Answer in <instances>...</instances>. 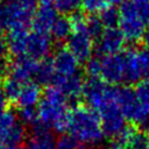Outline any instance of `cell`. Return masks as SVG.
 Returning a JSON list of instances; mask_svg holds the SVG:
<instances>
[{
  "label": "cell",
  "instance_id": "9",
  "mask_svg": "<svg viewBox=\"0 0 149 149\" xmlns=\"http://www.w3.org/2000/svg\"><path fill=\"white\" fill-rule=\"evenodd\" d=\"M51 48L52 40L47 33H41L36 30L28 31L24 40L22 57H29L35 61H42L49 55Z\"/></svg>",
  "mask_w": 149,
  "mask_h": 149
},
{
  "label": "cell",
  "instance_id": "2",
  "mask_svg": "<svg viewBox=\"0 0 149 149\" xmlns=\"http://www.w3.org/2000/svg\"><path fill=\"white\" fill-rule=\"evenodd\" d=\"M68 132L79 143L87 146L99 144L105 136L99 114L85 106H78L70 112Z\"/></svg>",
  "mask_w": 149,
  "mask_h": 149
},
{
  "label": "cell",
  "instance_id": "41",
  "mask_svg": "<svg viewBox=\"0 0 149 149\" xmlns=\"http://www.w3.org/2000/svg\"><path fill=\"white\" fill-rule=\"evenodd\" d=\"M144 149H149V140H148V143H147V146L144 147Z\"/></svg>",
  "mask_w": 149,
  "mask_h": 149
},
{
  "label": "cell",
  "instance_id": "42",
  "mask_svg": "<svg viewBox=\"0 0 149 149\" xmlns=\"http://www.w3.org/2000/svg\"><path fill=\"white\" fill-rule=\"evenodd\" d=\"M0 149H6V148H5V146H3V144H1V143H0Z\"/></svg>",
  "mask_w": 149,
  "mask_h": 149
},
{
  "label": "cell",
  "instance_id": "15",
  "mask_svg": "<svg viewBox=\"0 0 149 149\" xmlns=\"http://www.w3.org/2000/svg\"><path fill=\"white\" fill-rule=\"evenodd\" d=\"M58 17L57 10L51 3H41V6L34 12L31 24L34 30L41 33H50L51 27Z\"/></svg>",
  "mask_w": 149,
  "mask_h": 149
},
{
  "label": "cell",
  "instance_id": "7",
  "mask_svg": "<svg viewBox=\"0 0 149 149\" xmlns=\"http://www.w3.org/2000/svg\"><path fill=\"white\" fill-rule=\"evenodd\" d=\"M100 72L99 78L107 84L126 83V61L125 54L104 55L99 58Z\"/></svg>",
  "mask_w": 149,
  "mask_h": 149
},
{
  "label": "cell",
  "instance_id": "12",
  "mask_svg": "<svg viewBox=\"0 0 149 149\" xmlns=\"http://www.w3.org/2000/svg\"><path fill=\"white\" fill-rule=\"evenodd\" d=\"M125 36L116 27L105 28L101 35L97 38V50L102 56L118 54L121 52L125 45Z\"/></svg>",
  "mask_w": 149,
  "mask_h": 149
},
{
  "label": "cell",
  "instance_id": "36",
  "mask_svg": "<svg viewBox=\"0 0 149 149\" xmlns=\"http://www.w3.org/2000/svg\"><path fill=\"white\" fill-rule=\"evenodd\" d=\"M2 78H3V66H2L1 61H0V84L2 81Z\"/></svg>",
  "mask_w": 149,
  "mask_h": 149
},
{
  "label": "cell",
  "instance_id": "22",
  "mask_svg": "<svg viewBox=\"0 0 149 149\" xmlns=\"http://www.w3.org/2000/svg\"><path fill=\"white\" fill-rule=\"evenodd\" d=\"M71 33H72L71 21L70 19H66L65 16H58L56 21L54 22L51 30H50L51 36L57 41L68 40Z\"/></svg>",
  "mask_w": 149,
  "mask_h": 149
},
{
  "label": "cell",
  "instance_id": "23",
  "mask_svg": "<svg viewBox=\"0 0 149 149\" xmlns=\"http://www.w3.org/2000/svg\"><path fill=\"white\" fill-rule=\"evenodd\" d=\"M23 85L24 84H21L20 81H17V80L8 77L3 81V84H2V91H3V93H5V95L7 97L8 100L15 101Z\"/></svg>",
  "mask_w": 149,
  "mask_h": 149
},
{
  "label": "cell",
  "instance_id": "5",
  "mask_svg": "<svg viewBox=\"0 0 149 149\" xmlns=\"http://www.w3.org/2000/svg\"><path fill=\"white\" fill-rule=\"evenodd\" d=\"M118 26L127 41L136 42L142 40V36L146 31V22L140 16L132 0H125L120 5Z\"/></svg>",
  "mask_w": 149,
  "mask_h": 149
},
{
  "label": "cell",
  "instance_id": "21",
  "mask_svg": "<svg viewBox=\"0 0 149 149\" xmlns=\"http://www.w3.org/2000/svg\"><path fill=\"white\" fill-rule=\"evenodd\" d=\"M34 78L36 79L38 84H43V85L55 84L56 73H55L51 61H48L45 58L42 61H38Z\"/></svg>",
  "mask_w": 149,
  "mask_h": 149
},
{
  "label": "cell",
  "instance_id": "40",
  "mask_svg": "<svg viewBox=\"0 0 149 149\" xmlns=\"http://www.w3.org/2000/svg\"><path fill=\"white\" fill-rule=\"evenodd\" d=\"M112 149H122V148H120V147H118L116 144H113V146H112Z\"/></svg>",
  "mask_w": 149,
  "mask_h": 149
},
{
  "label": "cell",
  "instance_id": "3",
  "mask_svg": "<svg viewBox=\"0 0 149 149\" xmlns=\"http://www.w3.org/2000/svg\"><path fill=\"white\" fill-rule=\"evenodd\" d=\"M97 111L100 116L104 134L109 137H118L126 128V116L116 101V87L112 86L109 95Z\"/></svg>",
  "mask_w": 149,
  "mask_h": 149
},
{
  "label": "cell",
  "instance_id": "1",
  "mask_svg": "<svg viewBox=\"0 0 149 149\" xmlns=\"http://www.w3.org/2000/svg\"><path fill=\"white\" fill-rule=\"evenodd\" d=\"M37 112L40 123L47 128H51L57 133L68 130L70 119L68 97L57 86H49L44 91Z\"/></svg>",
  "mask_w": 149,
  "mask_h": 149
},
{
  "label": "cell",
  "instance_id": "43",
  "mask_svg": "<svg viewBox=\"0 0 149 149\" xmlns=\"http://www.w3.org/2000/svg\"><path fill=\"white\" fill-rule=\"evenodd\" d=\"M85 149H92V148H85Z\"/></svg>",
  "mask_w": 149,
  "mask_h": 149
},
{
  "label": "cell",
  "instance_id": "17",
  "mask_svg": "<svg viewBox=\"0 0 149 149\" xmlns=\"http://www.w3.org/2000/svg\"><path fill=\"white\" fill-rule=\"evenodd\" d=\"M28 149H57V142L49 128L38 122L28 140Z\"/></svg>",
  "mask_w": 149,
  "mask_h": 149
},
{
  "label": "cell",
  "instance_id": "6",
  "mask_svg": "<svg viewBox=\"0 0 149 149\" xmlns=\"http://www.w3.org/2000/svg\"><path fill=\"white\" fill-rule=\"evenodd\" d=\"M26 136L23 123L19 116L9 109L0 112V143L5 147L20 146Z\"/></svg>",
  "mask_w": 149,
  "mask_h": 149
},
{
  "label": "cell",
  "instance_id": "30",
  "mask_svg": "<svg viewBox=\"0 0 149 149\" xmlns=\"http://www.w3.org/2000/svg\"><path fill=\"white\" fill-rule=\"evenodd\" d=\"M57 149H85V148L73 137L64 136L57 142Z\"/></svg>",
  "mask_w": 149,
  "mask_h": 149
},
{
  "label": "cell",
  "instance_id": "35",
  "mask_svg": "<svg viewBox=\"0 0 149 149\" xmlns=\"http://www.w3.org/2000/svg\"><path fill=\"white\" fill-rule=\"evenodd\" d=\"M142 41H143V44L146 45V48L149 49V26L146 28V31L142 36Z\"/></svg>",
  "mask_w": 149,
  "mask_h": 149
},
{
  "label": "cell",
  "instance_id": "31",
  "mask_svg": "<svg viewBox=\"0 0 149 149\" xmlns=\"http://www.w3.org/2000/svg\"><path fill=\"white\" fill-rule=\"evenodd\" d=\"M146 24H149V0H132Z\"/></svg>",
  "mask_w": 149,
  "mask_h": 149
},
{
  "label": "cell",
  "instance_id": "20",
  "mask_svg": "<svg viewBox=\"0 0 149 149\" xmlns=\"http://www.w3.org/2000/svg\"><path fill=\"white\" fill-rule=\"evenodd\" d=\"M126 61V83H136L142 78V72L139 61V51L127 50L123 51Z\"/></svg>",
  "mask_w": 149,
  "mask_h": 149
},
{
  "label": "cell",
  "instance_id": "33",
  "mask_svg": "<svg viewBox=\"0 0 149 149\" xmlns=\"http://www.w3.org/2000/svg\"><path fill=\"white\" fill-rule=\"evenodd\" d=\"M7 49H8L7 48V38L2 34V30L0 29V59L5 55V52L7 51Z\"/></svg>",
  "mask_w": 149,
  "mask_h": 149
},
{
  "label": "cell",
  "instance_id": "10",
  "mask_svg": "<svg viewBox=\"0 0 149 149\" xmlns=\"http://www.w3.org/2000/svg\"><path fill=\"white\" fill-rule=\"evenodd\" d=\"M112 90V86H108L107 83L101 80L100 78L90 77L84 84L83 88V98L92 109H98L101 104L107 99Z\"/></svg>",
  "mask_w": 149,
  "mask_h": 149
},
{
  "label": "cell",
  "instance_id": "14",
  "mask_svg": "<svg viewBox=\"0 0 149 149\" xmlns=\"http://www.w3.org/2000/svg\"><path fill=\"white\" fill-rule=\"evenodd\" d=\"M37 63L38 61L29 57H16L9 65V77L21 84H27L35 77Z\"/></svg>",
  "mask_w": 149,
  "mask_h": 149
},
{
  "label": "cell",
  "instance_id": "8",
  "mask_svg": "<svg viewBox=\"0 0 149 149\" xmlns=\"http://www.w3.org/2000/svg\"><path fill=\"white\" fill-rule=\"evenodd\" d=\"M93 48V37L88 33L87 26L72 29V33L68 38V49L79 62H87L91 58Z\"/></svg>",
  "mask_w": 149,
  "mask_h": 149
},
{
  "label": "cell",
  "instance_id": "28",
  "mask_svg": "<svg viewBox=\"0 0 149 149\" xmlns=\"http://www.w3.org/2000/svg\"><path fill=\"white\" fill-rule=\"evenodd\" d=\"M105 27L101 23L99 16H91L87 19V30L92 35L93 38H98L104 31Z\"/></svg>",
  "mask_w": 149,
  "mask_h": 149
},
{
  "label": "cell",
  "instance_id": "25",
  "mask_svg": "<svg viewBox=\"0 0 149 149\" xmlns=\"http://www.w3.org/2000/svg\"><path fill=\"white\" fill-rule=\"evenodd\" d=\"M99 19L105 28H114L119 24V9L111 6L100 13Z\"/></svg>",
  "mask_w": 149,
  "mask_h": 149
},
{
  "label": "cell",
  "instance_id": "11",
  "mask_svg": "<svg viewBox=\"0 0 149 149\" xmlns=\"http://www.w3.org/2000/svg\"><path fill=\"white\" fill-rule=\"evenodd\" d=\"M55 73H56V80L58 79H63V78H68L71 76H74L79 70V61L70 52V50L68 48H62L58 49L52 59H51Z\"/></svg>",
  "mask_w": 149,
  "mask_h": 149
},
{
  "label": "cell",
  "instance_id": "29",
  "mask_svg": "<svg viewBox=\"0 0 149 149\" xmlns=\"http://www.w3.org/2000/svg\"><path fill=\"white\" fill-rule=\"evenodd\" d=\"M139 61L142 77L149 80V49H143L139 51Z\"/></svg>",
  "mask_w": 149,
  "mask_h": 149
},
{
  "label": "cell",
  "instance_id": "13",
  "mask_svg": "<svg viewBox=\"0 0 149 149\" xmlns=\"http://www.w3.org/2000/svg\"><path fill=\"white\" fill-rule=\"evenodd\" d=\"M116 101L126 119L136 123L140 116V104L135 90L128 86L116 87Z\"/></svg>",
  "mask_w": 149,
  "mask_h": 149
},
{
  "label": "cell",
  "instance_id": "38",
  "mask_svg": "<svg viewBox=\"0 0 149 149\" xmlns=\"http://www.w3.org/2000/svg\"><path fill=\"white\" fill-rule=\"evenodd\" d=\"M6 149H26L23 147H20V146H16V147H7Z\"/></svg>",
  "mask_w": 149,
  "mask_h": 149
},
{
  "label": "cell",
  "instance_id": "37",
  "mask_svg": "<svg viewBox=\"0 0 149 149\" xmlns=\"http://www.w3.org/2000/svg\"><path fill=\"white\" fill-rule=\"evenodd\" d=\"M112 1V6H114V5H121L125 0H111Z\"/></svg>",
  "mask_w": 149,
  "mask_h": 149
},
{
  "label": "cell",
  "instance_id": "26",
  "mask_svg": "<svg viewBox=\"0 0 149 149\" xmlns=\"http://www.w3.org/2000/svg\"><path fill=\"white\" fill-rule=\"evenodd\" d=\"M19 119L22 123L30 125V126H36L40 120H38V112L35 107H22L19 111Z\"/></svg>",
  "mask_w": 149,
  "mask_h": 149
},
{
  "label": "cell",
  "instance_id": "32",
  "mask_svg": "<svg viewBox=\"0 0 149 149\" xmlns=\"http://www.w3.org/2000/svg\"><path fill=\"white\" fill-rule=\"evenodd\" d=\"M86 71L90 74V77L99 78V72H100L99 58H90L86 62Z\"/></svg>",
  "mask_w": 149,
  "mask_h": 149
},
{
  "label": "cell",
  "instance_id": "4",
  "mask_svg": "<svg viewBox=\"0 0 149 149\" xmlns=\"http://www.w3.org/2000/svg\"><path fill=\"white\" fill-rule=\"evenodd\" d=\"M35 9L17 0H0V29L14 30L27 28L31 22Z\"/></svg>",
  "mask_w": 149,
  "mask_h": 149
},
{
  "label": "cell",
  "instance_id": "39",
  "mask_svg": "<svg viewBox=\"0 0 149 149\" xmlns=\"http://www.w3.org/2000/svg\"><path fill=\"white\" fill-rule=\"evenodd\" d=\"M42 1V3H51L54 0H41Z\"/></svg>",
  "mask_w": 149,
  "mask_h": 149
},
{
  "label": "cell",
  "instance_id": "19",
  "mask_svg": "<svg viewBox=\"0 0 149 149\" xmlns=\"http://www.w3.org/2000/svg\"><path fill=\"white\" fill-rule=\"evenodd\" d=\"M84 79L81 78V76L79 73L68 77V78H63V79H58L54 85L57 86L66 97L68 99H76L78 97L81 95L83 93V88H84Z\"/></svg>",
  "mask_w": 149,
  "mask_h": 149
},
{
  "label": "cell",
  "instance_id": "16",
  "mask_svg": "<svg viewBox=\"0 0 149 149\" xmlns=\"http://www.w3.org/2000/svg\"><path fill=\"white\" fill-rule=\"evenodd\" d=\"M148 143V137L144 132L134 127H126L116 137L118 147L122 149H144Z\"/></svg>",
  "mask_w": 149,
  "mask_h": 149
},
{
  "label": "cell",
  "instance_id": "24",
  "mask_svg": "<svg viewBox=\"0 0 149 149\" xmlns=\"http://www.w3.org/2000/svg\"><path fill=\"white\" fill-rule=\"evenodd\" d=\"M112 6L111 0H81V7L90 14H97L104 12Z\"/></svg>",
  "mask_w": 149,
  "mask_h": 149
},
{
  "label": "cell",
  "instance_id": "18",
  "mask_svg": "<svg viewBox=\"0 0 149 149\" xmlns=\"http://www.w3.org/2000/svg\"><path fill=\"white\" fill-rule=\"evenodd\" d=\"M42 99V92L41 87L37 83L29 81L24 84L15 100V102L22 107H35V105L40 104Z\"/></svg>",
  "mask_w": 149,
  "mask_h": 149
},
{
  "label": "cell",
  "instance_id": "27",
  "mask_svg": "<svg viewBox=\"0 0 149 149\" xmlns=\"http://www.w3.org/2000/svg\"><path fill=\"white\" fill-rule=\"evenodd\" d=\"M52 5L57 12L69 14L74 13L81 6V0H54Z\"/></svg>",
  "mask_w": 149,
  "mask_h": 149
},
{
  "label": "cell",
  "instance_id": "34",
  "mask_svg": "<svg viewBox=\"0 0 149 149\" xmlns=\"http://www.w3.org/2000/svg\"><path fill=\"white\" fill-rule=\"evenodd\" d=\"M7 104H8V99H7V97L5 95L3 91L0 90V112L7 109Z\"/></svg>",
  "mask_w": 149,
  "mask_h": 149
}]
</instances>
